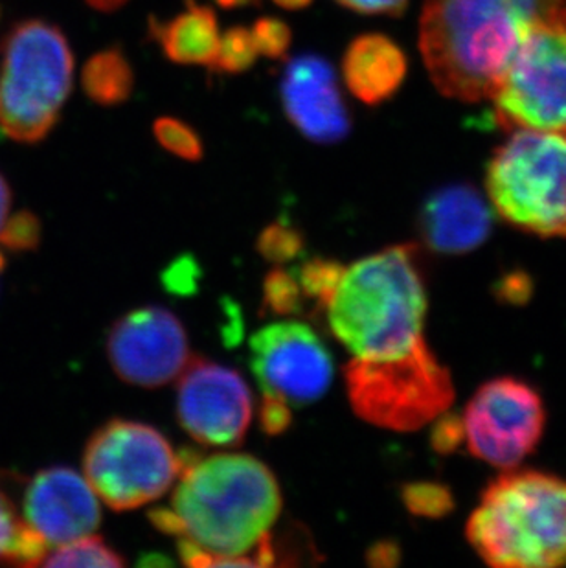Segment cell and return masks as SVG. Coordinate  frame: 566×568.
Segmentation results:
<instances>
[{
	"label": "cell",
	"instance_id": "1",
	"mask_svg": "<svg viewBox=\"0 0 566 568\" xmlns=\"http://www.w3.org/2000/svg\"><path fill=\"white\" fill-rule=\"evenodd\" d=\"M170 508L153 509L155 528L179 539L188 567H257L256 550L282 514L274 473L251 455L182 450Z\"/></svg>",
	"mask_w": 566,
	"mask_h": 568
},
{
	"label": "cell",
	"instance_id": "2",
	"mask_svg": "<svg viewBox=\"0 0 566 568\" xmlns=\"http://www.w3.org/2000/svg\"><path fill=\"white\" fill-rule=\"evenodd\" d=\"M566 0H425L420 50L438 91L459 102L492 98L535 22Z\"/></svg>",
	"mask_w": 566,
	"mask_h": 568
},
{
	"label": "cell",
	"instance_id": "3",
	"mask_svg": "<svg viewBox=\"0 0 566 568\" xmlns=\"http://www.w3.org/2000/svg\"><path fill=\"white\" fill-rule=\"evenodd\" d=\"M321 310L352 359H397L427 346V285L417 248L394 245L344 265Z\"/></svg>",
	"mask_w": 566,
	"mask_h": 568
},
{
	"label": "cell",
	"instance_id": "4",
	"mask_svg": "<svg viewBox=\"0 0 566 568\" xmlns=\"http://www.w3.org/2000/svg\"><path fill=\"white\" fill-rule=\"evenodd\" d=\"M465 536L492 567H566V480L506 469L482 494Z\"/></svg>",
	"mask_w": 566,
	"mask_h": 568
},
{
	"label": "cell",
	"instance_id": "5",
	"mask_svg": "<svg viewBox=\"0 0 566 568\" xmlns=\"http://www.w3.org/2000/svg\"><path fill=\"white\" fill-rule=\"evenodd\" d=\"M487 195L506 223L566 237V131L515 129L487 166Z\"/></svg>",
	"mask_w": 566,
	"mask_h": 568
},
{
	"label": "cell",
	"instance_id": "6",
	"mask_svg": "<svg viewBox=\"0 0 566 568\" xmlns=\"http://www.w3.org/2000/svg\"><path fill=\"white\" fill-rule=\"evenodd\" d=\"M74 74V58L59 28L22 22L6 41L0 70V128L33 144L58 124Z\"/></svg>",
	"mask_w": 566,
	"mask_h": 568
},
{
	"label": "cell",
	"instance_id": "7",
	"mask_svg": "<svg viewBox=\"0 0 566 568\" xmlns=\"http://www.w3.org/2000/svg\"><path fill=\"white\" fill-rule=\"evenodd\" d=\"M344 381L358 418L397 433L436 422L454 399L453 377L428 344L397 359H352Z\"/></svg>",
	"mask_w": 566,
	"mask_h": 568
},
{
	"label": "cell",
	"instance_id": "8",
	"mask_svg": "<svg viewBox=\"0 0 566 568\" xmlns=\"http://www.w3.org/2000/svg\"><path fill=\"white\" fill-rule=\"evenodd\" d=\"M83 473L98 499L128 511L166 494L181 473V456L155 427L113 419L87 444Z\"/></svg>",
	"mask_w": 566,
	"mask_h": 568
},
{
	"label": "cell",
	"instance_id": "9",
	"mask_svg": "<svg viewBox=\"0 0 566 568\" xmlns=\"http://www.w3.org/2000/svg\"><path fill=\"white\" fill-rule=\"evenodd\" d=\"M489 100L503 128L566 131V4L529 28Z\"/></svg>",
	"mask_w": 566,
	"mask_h": 568
},
{
	"label": "cell",
	"instance_id": "10",
	"mask_svg": "<svg viewBox=\"0 0 566 568\" xmlns=\"http://www.w3.org/2000/svg\"><path fill=\"white\" fill-rule=\"evenodd\" d=\"M546 408L539 392L515 377L487 381L459 418L462 444L498 469L523 464L545 435Z\"/></svg>",
	"mask_w": 566,
	"mask_h": 568
},
{
	"label": "cell",
	"instance_id": "11",
	"mask_svg": "<svg viewBox=\"0 0 566 568\" xmlns=\"http://www.w3.org/2000/svg\"><path fill=\"white\" fill-rule=\"evenodd\" d=\"M251 368L263 394L291 407L319 402L333 383L335 366L326 344L304 322H273L251 341Z\"/></svg>",
	"mask_w": 566,
	"mask_h": 568
},
{
	"label": "cell",
	"instance_id": "12",
	"mask_svg": "<svg viewBox=\"0 0 566 568\" xmlns=\"http://www.w3.org/2000/svg\"><path fill=\"white\" fill-rule=\"evenodd\" d=\"M251 388L241 374L214 361L190 357L176 386L182 429L209 447H237L251 427Z\"/></svg>",
	"mask_w": 566,
	"mask_h": 568
},
{
	"label": "cell",
	"instance_id": "13",
	"mask_svg": "<svg viewBox=\"0 0 566 568\" xmlns=\"http://www.w3.org/2000/svg\"><path fill=\"white\" fill-rule=\"evenodd\" d=\"M108 357L117 376L129 385H168L190 361L186 329L164 307H139L109 329Z\"/></svg>",
	"mask_w": 566,
	"mask_h": 568
},
{
	"label": "cell",
	"instance_id": "14",
	"mask_svg": "<svg viewBox=\"0 0 566 568\" xmlns=\"http://www.w3.org/2000/svg\"><path fill=\"white\" fill-rule=\"evenodd\" d=\"M22 519L49 547H61L94 534L102 523V511L85 477L70 467H50L28 484Z\"/></svg>",
	"mask_w": 566,
	"mask_h": 568
},
{
	"label": "cell",
	"instance_id": "15",
	"mask_svg": "<svg viewBox=\"0 0 566 568\" xmlns=\"http://www.w3.org/2000/svg\"><path fill=\"white\" fill-rule=\"evenodd\" d=\"M282 105L289 122L316 144H337L346 139L352 119L330 61L305 54L283 70Z\"/></svg>",
	"mask_w": 566,
	"mask_h": 568
},
{
	"label": "cell",
	"instance_id": "16",
	"mask_svg": "<svg viewBox=\"0 0 566 568\" xmlns=\"http://www.w3.org/2000/svg\"><path fill=\"white\" fill-rule=\"evenodd\" d=\"M492 212L469 186H449L428 199L422 212L425 242L438 253L462 254L486 242Z\"/></svg>",
	"mask_w": 566,
	"mask_h": 568
},
{
	"label": "cell",
	"instance_id": "17",
	"mask_svg": "<svg viewBox=\"0 0 566 568\" xmlns=\"http://www.w3.org/2000/svg\"><path fill=\"white\" fill-rule=\"evenodd\" d=\"M405 74L403 50L383 33L358 36L342 58V75L347 89L368 105H377L394 97Z\"/></svg>",
	"mask_w": 566,
	"mask_h": 568
},
{
	"label": "cell",
	"instance_id": "18",
	"mask_svg": "<svg viewBox=\"0 0 566 568\" xmlns=\"http://www.w3.org/2000/svg\"><path fill=\"white\" fill-rule=\"evenodd\" d=\"M151 38L161 43L164 54L173 63L204 64L214 63L220 32L218 19L209 6L186 0V10L170 21L151 19Z\"/></svg>",
	"mask_w": 566,
	"mask_h": 568
},
{
	"label": "cell",
	"instance_id": "19",
	"mask_svg": "<svg viewBox=\"0 0 566 568\" xmlns=\"http://www.w3.org/2000/svg\"><path fill=\"white\" fill-rule=\"evenodd\" d=\"M81 83L92 102L111 108L131 97L134 89L133 67L122 50H102L87 61Z\"/></svg>",
	"mask_w": 566,
	"mask_h": 568
},
{
	"label": "cell",
	"instance_id": "20",
	"mask_svg": "<svg viewBox=\"0 0 566 568\" xmlns=\"http://www.w3.org/2000/svg\"><path fill=\"white\" fill-rule=\"evenodd\" d=\"M47 554L49 545L27 525L13 500L0 488V564L38 567L43 565Z\"/></svg>",
	"mask_w": 566,
	"mask_h": 568
},
{
	"label": "cell",
	"instance_id": "21",
	"mask_svg": "<svg viewBox=\"0 0 566 568\" xmlns=\"http://www.w3.org/2000/svg\"><path fill=\"white\" fill-rule=\"evenodd\" d=\"M44 567H125V559L109 547L102 537L85 536L55 547L47 556Z\"/></svg>",
	"mask_w": 566,
	"mask_h": 568
},
{
	"label": "cell",
	"instance_id": "22",
	"mask_svg": "<svg viewBox=\"0 0 566 568\" xmlns=\"http://www.w3.org/2000/svg\"><path fill=\"white\" fill-rule=\"evenodd\" d=\"M305 296L294 271L276 267L263 280V307L276 316H293L304 310Z\"/></svg>",
	"mask_w": 566,
	"mask_h": 568
},
{
	"label": "cell",
	"instance_id": "23",
	"mask_svg": "<svg viewBox=\"0 0 566 568\" xmlns=\"http://www.w3.org/2000/svg\"><path fill=\"white\" fill-rule=\"evenodd\" d=\"M257 49L252 30L245 27L229 28L220 38L212 69L225 74H241L256 63Z\"/></svg>",
	"mask_w": 566,
	"mask_h": 568
},
{
	"label": "cell",
	"instance_id": "24",
	"mask_svg": "<svg viewBox=\"0 0 566 568\" xmlns=\"http://www.w3.org/2000/svg\"><path fill=\"white\" fill-rule=\"evenodd\" d=\"M342 265L337 260H326V257H313L300 265L296 273L300 287L304 293L305 301H315L316 306H324L327 296L332 295L338 278H341Z\"/></svg>",
	"mask_w": 566,
	"mask_h": 568
},
{
	"label": "cell",
	"instance_id": "25",
	"mask_svg": "<svg viewBox=\"0 0 566 568\" xmlns=\"http://www.w3.org/2000/svg\"><path fill=\"white\" fill-rule=\"evenodd\" d=\"M153 133H155L156 142L171 155L190 162L203 159V140L199 136L198 131L186 122L164 116L153 124Z\"/></svg>",
	"mask_w": 566,
	"mask_h": 568
},
{
	"label": "cell",
	"instance_id": "26",
	"mask_svg": "<svg viewBox=\"0 0 566 568\" xmlns=\"http://www.w3.org/2000/svg\"><path fill=\"white\" fill-rule=\"evenodd\" d=\"M257 253L267 262H293L304 251V237L293 226L285 225L282 221L271 223L263 229L256 242Z\"/></svg>",
	"mask_w": 566,
	"mask_h": 568
},
{
	"label": "cell",
	"instance_id": "27",
	"mask_svg": "<svg viewBox=\"0 0 566 568\" xmlns=\"http://www.w3.org/2000/svg\"><path fill=\"white\" fill-rule=\"evenodd\" d=\"M401 495L408 511L420 517H442L445 511L453 508L449 491L439 484H408Z\"/></svg>",
	"mask_w": 566,
	"mask_h": 568
},
{
	"label": "cell",
	"instance_id": "28",
	"mask_svg": "<svg viewBox=\"0 0 566 568\" xmlns=\"http://www.w3.org/2000/svg\"><path fill=\"white\" fill-rule=\"evenodd\" d=\"M252 38L256 43L257 54L265 55L269 60H282L291 47V28L276 17H262L254 22Z\"/></svg>",
	"mask_w": 566,
	"mask_h": 568
},
{
	"label": "cell",
	"instance_id": "29",
	"mask_svg": "<svg viewBox=\"0 0 566 568\" xmlns=\"http://www.w3.org/2000/svg\"><path fill=\"white\" fill-rule=\"evenodd\" d=\"M41 242V223L30 212H19L6 220L0 243L11 251H32Z\"/></svg>",
	"mask_w": 566,
	"mask_h": 568
},
{
	"label": "cell",
	"instance_id": "30",
	"mask_svg": "<svg viewBox=\"0 0 566 568\" xmlns=\"http://www.w3.org/2000/svg\"><path fill=\"white\" fill-rule=\"evenodd\" d=\"M291 405L280 397L263 394L262 407H260V425L267 436H280L293 424V410Z\"/></svg>",
	"mask_w": 566,
	"mask_h": 568
},
{
	"label": "cell",
	"instance_id": "31",
	"mask_svg": "<svg viewBox=\"0 0 566 568\" xmlns=\"http://www.w3.org/2000/svg\"><path fill=\"white\" fill-rule=\"evenodd\" d=\"M338 4L366 16H400L408 0H337Z\"/></svg>",
	"mask_w": 566,
	"mask_h": 568
},
{
	"label": "cell",
	"instance_id": "32",
	"mask_svg": "<svg viewBox=\"0 0 566 568\" xmlns=\"http://www.w3.org/2000/svg\"><path fill=\"white\" fill-rule=\"evenodd\" d=\"M438 424L434 427L433 444L439 453H449L462 444V429H459V418H451L442 414Z\"/></svg>",
	"mask_w": 566,
	"mask_h": 568
},
{
	"label": "cell",
	"instance_id": "33",
	"mask_svg": "<svg viewBox=\"0 0 566 568\" xmlns=\"http://www.w3.org/2000/svg\"><path fill=\"white\" fill-rule=\"evenodd\" d=\"M368 561L377 567H388V565H396L397 548L391 542H380L370 550Z\"/></svg>",
	"mask_w": 566,
	"mask_h": 568
},
{
	"label": "cell",
	"instance_id": "34",
	"mask_svg": "<svg viewBox=\"0 0 566 568\" xmlns=\"http://www.w3.org/2000/svg\"><path fill=\"white\" fill-rule=\"evenodd\" d=\"M11 192L4 178L0 175V231L4 226L8 214H10Z\"/></svg>",
	"mask_w": 566,
	"mask_h": 568
},
{
	"label": "cell",
	"instance_id": "35",
	"mask_svg": "<svg viewBox=\"0 0 566 568\" xmlns=\"http://www.w3.org/2000/svg\"><path fill=\"white\" fill-rule=\"evenodd\" d=\"M87 2H89L94 10L113 11L118 10L120 6L125 4L128 0H87Z\"/></svg>",
	"mask_w": 566,
	"mask_h": 568
},
{
	"label": "cell",
	"instance_id": "36",
	"mask_svg": "<svg viewBox=\"0 0 566 568\" xmlns=\"http://www.w3.org/2000/svg\"><path fill=\"white\" fill-rule=\"evenodd\" d=\"M221 8L235 10V8H245V6H260L262 0H215Z\"/></svg>",
	"mask_w": 566,
	"mask_h": 568
},
{
	"label": "cell",
	"instance_id": "37",
	"mask_svg": "<svg viewBox=\"0 0 566 568\" xmlns=\"http://www.w3.org/2000/svg\"><path fill=\"white\" fill-rule=\"evenodd\" d=\"M274 4H279L283 10H304L313 0H273Z\"/></svg>",
	"mask_w": 566,
	"mask_h": 568
},
{
	"label": "cell",
	"instance_id": "38",
	"mask_svg": "<svg viewBox=\"0 0 566 568\" xmlns=\"http://www.w3.org/2000/svg\"><path fill=\"white\" fill-rule=\"evenodd\" d=\"M4 268V257H2V254H0V271Z\"/></svg>",
	"mask_w": 566,
	"mask_h": 568
}]
</instances>
